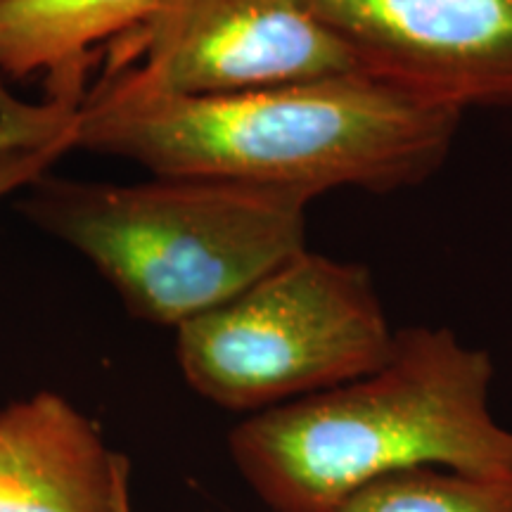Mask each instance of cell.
Listing matches in <instances>:
<instances>
[{
  "instance_id": "cell-10",
  "label": "cell",
  "mask_w": 512,
  "mask_h": 512,
  "mask_svg": "<svg viewBox=\"0 0 512 512\" xmlns=\"http://www.w3.org/2000/svg\"><path fill=\"white\" fill-rule=\"evenodd\" d=\"M81 95L48 93L41 105L17 100L0 83V155L17 147L48 145L60 138L74 140V124Z\"/></svg>"
},
{
  "instance_id": "cell-9",
  "label": "cell",
  "mask_w": 512,
  "mask_h": 512,
  "mask_svg": "<svg viewBox=\"0 0 512 512\" xmlns=\"http://www.w3.org/2000/svg\"><path fill=\"white\" fill-rule=\"evenodd\" d=\"M332 512H512V475L406 467L358 486Z\"/></svg>"
},
{
  "instance_id": "cell-1",
  "label": "cell",
  "mask_w": 512,
  "mask_h": 512,
  "mask_svg": "<svg viewBox=\"0 0 512 512\" xmlns=\"http://www.w3.org/2000/svg\"><path fill=\"white\" fill-rule=\"evenodd\" d=\"M463 112L363 72L261 91L183 98L107 72L83 98L74 150L124 157L155 176L392 192L432 178Z\"/></svg>"
},
{
  "instance_id": "cell-5",
  "label": "cell",
  "mask_w": 512,
  "mask_h": 512,
  "mask_svg": "<svg viewBox=\"0 0 512 512\" xmlns=\"http://www.w3.org/2000/svg\"><path fill=\"white\" fill-rule=\"evenodd\" d=\"M162 95L214 98L358 72L299 0H159L110 69Z\"/></svg>"
},
{
  "instance_id": "cell-4",
  "label": "cell",
  "mask_w": 512,
  "mask_h": 512,
  "mask_svg": "<svg viewBox=\"0 0 512 512\" xmlns=\"http://www.w3.org/2000/svg\"><path fill=\"white\" fill-rule=\"evenodd\" d=\"M176 332L185 382L247 415L373 373L396 335L368 268L309 247Z\"/></svg>"
},
{
  "instance_id": "cell-11",
  "label": "cell",
  "mask_w": 512,
  "mask_h": 512,
  "mask_svg": "<svg viewBox=\"0 0 512 512\" xmlns=\"http://www.w3.org/2000/svg\"><path fill=\"white\" fill-rule=\"evenodd\" d=\"M69 150H74L72 138H60L48 145L17 147V150L0 155V197L8 195L19 185L38 181L46 174L48 166Z\"/></svg>"
},
{
  "instance_id": "cell-6",
  "label": "cell",
  "mask_w": 512,
  "mask_h": 512,
  "mask_svg": "<svg viewBox=\"0 0 512 512\" xmlns=\"http://www.w3.org/2000/svg\"><path fill=\"white\" fill-rule=\"evenodd\" d=\"M358 72L451 107H512V0H299Z\"/></svg>"
},
{
  "instance_id": "cell-7",
  "label": "cell",
  "mask_w": 512,
  "mask_h": 512,
  "mask_svg": "<svg viewBox=\"0 0 512 512\" xmlns=\"http://www.w3.org/2000/svg\"><path fill=\"white\" fill-rule=\"evenodd\" d=\"M0 512H131V467L57 392L0 411Z\"/></svg>"
},
{
  "instance_id": "cell-3",
  "label": "cell",
  "mask_w": 512,
  "mask_h": 512,
  "mask_svg": "<svg viewBox=\"0 0 512 512\" xmlns=\"http://www.w3.org/2000/svg\"><path fill=\"white\" fill-rule=\"evenodd\" d=\"M31 185L29 219L86 256L128 313L174 328L306 249V216L318 197L211 176L131 185L41 176Z\"/></svg>"
},
{
  "instance_id": "cell-8",
  "label": "cell",
  "mask_w": 512,
  "mask_h": 512,
  "mask_svg": "<svg viewBox=\"0 0 512 512\" xmlns=\"http://www.w3.org/2000/svg\"><path fill=\"white\" fill-rule=\"evenodd\" d=\"M159 0H0V74H48V93L83 95L91 50L138 29Z\"/></svg>"
},
{
  "instance_id": "cell-2",
  "label": "cell",
  "mask_w": 512,
  "mask_h": 512,
  "mask_svg": "<svg viewBox=\"0 0 512 512\" xmlns=\"http://www.w3.org/2000/svg\"><path fill=\"white\" fill-rule=\"evenodd\" d=\"M494 358L448 328L396 330L382 366L245 415L228 437L240 477L271 512H332L406 467L512 475V430L491 411Z\"/></svg>"
}]
</instances>
